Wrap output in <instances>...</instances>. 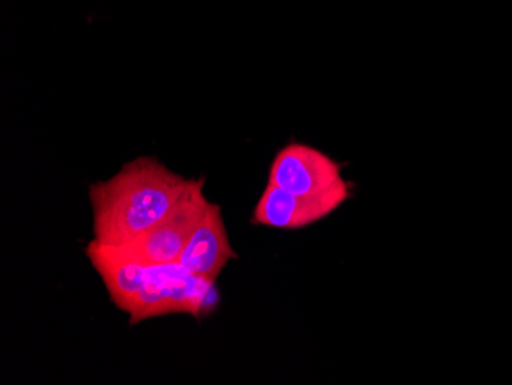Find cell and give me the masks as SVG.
I'll return each instance as SVG.
<instances>
[{
    "label": "cell",
    "mask_w": 512,
    "mask_h": 385,
    "mask_svg": "<svg viewBox=\"0 0 512 385\" xmlns=\"http://www.w3.org/2000/svg\"><path fill=\"white\" fill-rule=\"evenodd\" d=\"M192 180L154 157L125 163L109 180L89 186L94 241L123 246L142 237L177 205Z\"/></svg>",
    "instance_id": "obj_1"
},
{
    "label": "cell",
    "mask_w": 512,
    "mask_h": 385,
    "mask_svg": "<svg viewBox=\"0 0 512 385\" xmlns=\"http://www.w3.org/2000/svg\"><path fill=\"white\" fill-rule=\"evenodd\" d=\"M220 300L215 283L191 274L180 263L155 264L148 267L145 286L129 310V324L157 316L188 313L201 320L214 312Z\"/></svg>",
    "instance_id": "obj_2"
},
{
    "label": "cell",
    "mask_w": 512,
    "mask_h": 385,
    "mask_svg": "<svg viewBox=\"0 0 512 385\" xmlns=\"http://www.w3.org/2000/svg\"><path fill=\"white\" fill-rule=\"evenodd\" d=\"M206 178H194L188 191L160 223L131 243L123 244L129 254L148 266L178 263L181 252L206 215L211 201L204 195Z\"/></svg>",
    "instance_id": "obj_3"
},
{
    "label": "cell",
    "mask_w": 512,
    "mask_h": 385,
    "mask_svg": "<svg viewBox=\"0 0 512 385\" xmlns=\"http://www.w3.org/2000/svg\"><path fill=\"white\" fill-rule=\"evenodd\" d=\"M267 183L299 197L352 192V185L342 177L341 163L304 143H290L278 151Z\"/></svg>",
    "instance_id": "obj_4"
},
{
    "label": "cell",
    "mask_w": 512,
    "mask_h": 385,
    "mask_svg": "<svg viewBox=\"0 0 512 385\" xmlns=\"http://www.w3.org/2000/svg\"><path fill=\"white\" fill-rule=\"evenodd\" d=\"M350 197L352 192H338L327 197H299L267 183L253 209L252 221L267 228L295 231L329 217Z\"/></svg>",
    "instance_id": "obj_5"
},
{
    "label": "cell",
    "mask_w": 512,
    "mask_h": 385,
    "mask_svg": "<svg viewBox=\"0 0 512 385\" xmlns=\"http://www.w3.org/2000/svg\"><path fill=\"white\" fill-rule=\"evenodd\" d=\"M238 254L230 244L221 206L211 203L197 231L181 252L178 263L197 277L217 283L230 260H237Z\"/></svg>",
    "instance_id": "obj_6"
}]
</instances>
